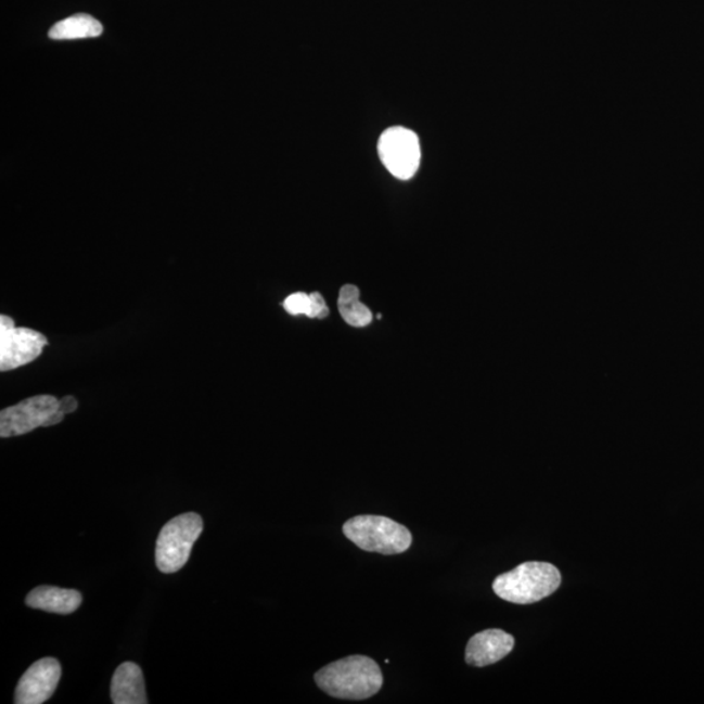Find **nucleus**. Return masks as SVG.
<instances>
[{
	"label": "nucleus",
	"instance_id": "obj_15",
	"mask_svg": "<svg viewBox=\"0 0 704 704\" xmlns=\"http://www.w3.org/2000/svg\"><path fill=\"white\" fill-rule=\"evenodd\" d=\"M329 315L327 303L320 293L309 294V311L307 318L325 319Z\"/></svg>",
	"mask_w": 704,
	"mask_h": 704
},
{
	"label": "nucleus",
	"instance_id": "obj_5",
	"mask_svg": "<svg viewBox=\"0 0 704 704\" xmlns=\"http://www.w3.org/2000/svg\"><path fill=\"white\" fill-rule=\"evenodd\" d=\"M48 344L40 332L16 328L10 316H0V371L9 372L31 363Z\"/></svg>",
	"mask_w": 704,
	"mask_h": 704
},
{
	"label": "nucleus",
	"instance_id": "obj_1",
	"mask_svg": "<svg viewBox=\"0 0 704 704\" xmlns=\"http://www.w3.org/2000/svg\"><path fill=\"white\" fill-rule=\"evenodd\" d=\"M315 681L331 696L363 701L379 693L384 678L371 657L354 655L327 665L315 675Z\"/></svg>",
	"mask_w": 704,
	"mask_h": 704
},
{
	"label": "nucleus",
	"instance_id": "obj_8",
	"mask_svg": "<svg viewBox=\"0 0 704 704\" xmlns=\"http://www.w3.org/2000/svg\"><path fill=\"white\" fill-rule=\"evenodd\" d=\"M62 668L54 657H43L25 671L15 691L16 704H41L53 696Z\"/></svg>",
	"mask_w": 704,
	"mask_h": 704
},
{
	"label": "nucleus",
	"instance_id": "obj_13",
	"mask_svg": "<svg viewBox=\"0 0 704 704\" xmlns=\"http://www.w3.org/2000/svg\"><path fill=\"white\" fill-rule=\"evenodd\" d=\"M360 292L357 286L346 285L341 289L338 308L342 318L348 325L363 328L372 322L370 308L360 300Z\"/></svg>",
	"mask_w": 704,
	"mask_h": 704
},
{
	"label": "nucleus",
	"instance_id": "obj_11",
	"mask_svg": "<svg viewBox=\"0 0 704 704\" xmlns=\"http://www.w3.org/2000/svg\"><path fill=\"white\" fill-rule=\"evenodd\" d=\"M82 597L79 591L40 586L29 592L25 603L29 609L42 610L57 615H69L80 609Z\"/></svg>",
	"mask_w": 704,
	"mask_h": 704
},
{
	"label": "nucleus",
	"instance_id": "obj_3",
	"mask_svg": "<svg viewBox=\"0 0 704 704\" xmlns=\"http://www.w3.org/2000/svg\"><path fill=\"white\" fill-rule=\"evenodd\" d=\"M344 534L367 552L404 553L412 545L410 529L383 515H358L344 525Z\"/></svg>",
	"mask_w": 704,
	"mask_h": 704
},
{
	"label": "nucleus",
	"instance_id": "obj_14",
	"mask_svg": "<svg viewBox=\"0 0 704 704\" xmlns=\"http://www.w3.org/2000/svg\"><path fill=\"white\" fill-rule=\"evenodd\" d=\"M286 311L290 315H308L309 311V295L305 293H296L287 296L285 303H283Z\"/></svg>",
	"mask_w": 704,
	"mask_h": 704
},
{
	"label": "nucleus",
	"instance_id": "obj_9",
	"mask_svg": "<svg viewBox=\"0 0 704 704\" xmlns=\"http://www.w3.org/2000/svg\"><path fill=\"white\" fill-rule=\"evenodd\" d=\"M514 648L513 636L500 629L477 632L466 648V662L474 667H487L508 656Z\"/></svg>",
	"mask_w": 704,
	"mask_h": 704
},
{
	"label": "nucleus",
	"instance_id": "obj_10",
	"mask_svg": "<svg viewBox=\"0 0 704 704\" xmlns=\"http://www.w3.org/2000/svg\"><path fill=\"white\" fill-rule=\"evenodd\" d=\"M112 700L115 704H146L143 670L138 664L127 662L116 668L112 681Z\"/></svg>",
	"mask_w": 704,
	"mask_h": 704
},
{
	"label": "nucleus",
	"instance_id": "obj_2",
	"mask_svg": "<svg viewBox=\"0 0 704 704\" xmlns=\"http://www.w3.org/2000/svg\"><path fill=\"white\" fill-rule=\"evenodd\" d=\"M561 585L558 567L548 562H525L494 583L497 597L514 604H534L552 596Z\"/></svg>",
	"mask_w": 704,
	"mask_h": 704
},
{
	"label": "nucleus",
	"instance_id": "obj_16",
	"mask_svg": "<svg viewBox=\"0 0 704 704\" xmlns=\"http://www.w3.org/2000/svg\"><path fill=\"white\" fill-rule=\"evenodd\" d=\"M60 404L61 411L66 413V415L67 413L74 412L77 409V406H79V404H77V400L73 396L63 397L62 399H60Z\"/></svg>",
	"mask_w": 704,
	"mask_h": 704
},
{
	"label": "nucleus",
	"instance_id": "obj_12",
	"mask_svg": "<svg viewBox=\"0 0 704 704\" xmlns=\"http://www.w3.org/2000/svg\"><path fill=\"white\" fill-rule=\"evenodd\" d=\"M103 27L99 21L89 15H74L56 23L49 31L51 40H82L102 35Z\"/></svg>",
	"mask_w": 704,
	"mask_h": 704
},
{
	"label": "nucleus",
	"instance_id": "obj_7",
	"mask_svg": "<svg viewBox=\"0 0 704 704\" xmlns=\"http://www.w3.org/2000/svg\"><path fill=\"white\" fill-rule=\"evenodd\" d=\"M60 410V399L48 394L8 407L0 412V437L22 436L38 427H48L51 415Z\"/></svg>",
	"mask_w": 704,
	"mask_h": 704
},
{
	"label": "nucleus",
	"instance_id": "obj_4",
	"mask_svg": "<svg viewBox=\"0 0 704 704\" xmlns=\"http://www.w3.org/2000/svg\"><path fill=\"white\" fill-rule=\"evenodd\" d=\"M204 529L202 516L185 513L167 522L161 529L156 546V564L159 572L177 573L190 560L193 545Z\"/></svg>",
	"mask_w": 704,
	"mask_h": 704
},
{
	"label": "nucleus",
	"instance_id": "obj_6",
	"mask_svg": "<svg viewBox=\"0 0 704 704\" xmlns=\"http://www.w3.org/2000/svg\"><path fill=\"white\" fill-rule=\"evenodd\" d=\"M379 156L392 176L411 179L422 157L418 136L404 127L386 129L379 141Z\"/></svg>",
	"mask_w": 704,
	"mask_h": 704
}]
</instances>
